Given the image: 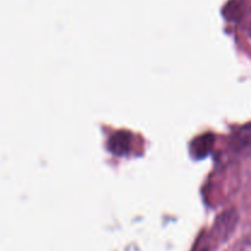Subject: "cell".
<instances>
[{
    "instance_id": "4",
    "label": "cell",
    "mask_w": 251,
    "mask_h": 251,
    "mask_svg": "<svg viewBox=\"0 0 251 251\" xmlns=\"http://www.w3.org/2000/svg\"><path fill=\"white\" fill-rule=\"evenodd\" d=\"M130 139L126 132H117L109 140V150L115 154H124L129 150Z\"/></svg>"
},
{
    "instance_id": "3",
    "label": "cell",
    "mask_w": 251,
    "mask_h": 251,
    "mask_svg": "<svg viewBox=\"0 0 251 251\" xmlns=\"http://www.w3.org/2000/svg\"><path fill=\"white\" fill-rule=\"evenodd\" d=\"M213 142H215V139L212 135H202V136L198 137L191 144V154L195 158H203L211 152Z\"/></svg>"
},
{
    "instance_id": "5",
    "label": "cell",
    "mask_w": 251,
    "mask_h": 251,
    "mask_svg": "<svg viewBox=\"0 0 251 251\" xmlns=\"http://www.w3.org/2000/svg\"><path fill=\"white\" fill-rule=\"evenodd\" d=\"M239 251H251V233L242 242Z\"/></svg>"
},
{
    "instance_id": "1",
    "label": "cell",
    "mask_w": 251,
    "mask_h": 251,
    "mask_svg": "<svg viewBox=\"0 0 251 251\" xmlns=\"http://www.w3.org/2000/svg\"><path fill=\"white\" fill-rule=\"evenodd\" d=\"M238 220H239V215H238L237 210L230 208V210L223 211L215 221V226H213L212 233H211L213 239L218 243L227 240L237 228Z\"/></svg>"
},
{
    "instance_id": "2",
    "label": "cell",
    "mask_w": 251,
    "mask_h": 251,
    "mask_svg": "<svg viewBox=\"0 0 251 251\" xmlns=\"http://www.w3.org/2000/svg\"><path fill=\"white\" fill-rule=\"evenodd\" d=\"M233 149L238 152L248 151L251 149V124L245 125L240 127L239 130L233 134L232 142H230Z\"/></svg>"
}]
</instances>
